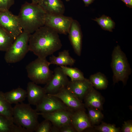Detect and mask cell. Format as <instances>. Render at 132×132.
Segmentation results:
<instances>
[{"label":"cell","mask_w":132,"mask_h":132,"mask_svg":"<svg viewBox=\"0 0 132 132\" xmlns=\"http://www.w3.org/2000/svg\"><path fill=\"white\" fill-rule=\"evenodd\" d=\"M68 34L74 51L77 55L80 56L82 49V34L80 25L77 20H73Z\"/></svg>","instance_id":"14"},{"label":"cell","mask_w":132,"mask_h":132,"mask_svg":"<svg viewBox=\"0 0 132 132\" xmlns=\"http://www.w3.org/2000/svg\"><path fill=\"white\" fill-rule=\"evenodd\" d=\"M0 26L9 33L15 40L23 32L17 16L9 10L0 11Z\"/></svg>","instance_id":"8"},{"label":"cell","mask_w":132,"mask_h":132,"mask_svg":"<svg viewBox=\"0 0 132 132\" xmlns=\"http://www.w3.org/2000/svg\"><path fill=\"white\" fill-rule=\"evenodd\" d=\"M14 3V0H0V11H9Z\"/></svg>","instance_id":"30"},{"label":"cell","mask_w":132,"mask_h":132,"mask_svg":"<svg viewBox=\"0 0 132 132\" xmlns=\"http://www.w3.org/2000/svg\"><path fill=\"white\" fill-rule=\"evenodd\" d=\"M89 80L93 86L99 89L106 88L108 85V81L105 77L100 73L91 75Z\"/></svg>","instance_id":"24"},{"label":"cell","mask_w":132,"mask_h":132,"mask_svg":"<svg viewBox=\"0 0 132 132\" xmlns=\"http://www.w3.org/2000/svg\"><path fill=\"white\" fill-rule=\"evenodd\" d=\"M39 5L47 14L63 15L65 12L64 5L60 0H43Z\"/></svg>","instance_id":"17"},{"label":"cell","mask_w":132,"mask_h":132,"mask_svg":"<svg viewBox=\"0 0 132 132\" xmlns=\"http://www.w3.org/2000/svg\"><path fill=\"white\" fill-rule=\"evenodd\" d=\"M89 79L69 81L66 88L82 101L88 91L93 87Z\"/></svg>","instance_id":"13"},{"label":"cell","mask_w":132,"mask_h":132,"mask_svg":"<svg viewBox=\"0 0 132 132\" xmlns=\"http://www.w3.org/2000/svg\"><path fill=\"white\" fill-rule=\"evenodd\" d=\"M13 111V107L5 98L4 93L0 91V115L12 119Z\"/></svg>","instance_id":"23"},{"label":"cell","mask_w":132,"mask_h":132,"mask_svg":"<svg viewBox=\"0 0 132 132\" xmlns=\"http://www.w3.org/2000/svg\"><path fill=\"white\" fill-rule=\"evenodd\" d=\"M66 0L67 1H69V0Z\"/></svg>","instance_id":"36"},{"label":"cell","mask_w":132,"mask_h":132,"mask_svg":"<svg viewBox=\"0 0 132 132\" xmlns=\"http://www.w3.org/2000/svg\"><path fill=\"white\" fill-rule=\"evenodd\" d=\"M85 106L100 110L102 108L103 99L101 96L93 87L87 92L84 99Z\"/></svg>","instance_id":"18"},{"label":"cell","mask_w":132,"mask_h":132,"mask_svg":"<svg viewBox=\"0 0 132 132\" xmlns=\"http://www.w3.org/2000/svg\"><path fill=\"white\" fill-rule=\"evenodd\" d=\"M60 66L64 73L70 78L71 81L81 80L85 78L83 73L77 68L64 66Z\"/></svg>","instance_id":"26"},{"label":"cell","mask_w":132,"mask_h":132,"mask_svg":"<svg viewBox=\"0 0 132 132\" xmlns=\"http://www.w3.org/2000/svg\"><path fill=\"white\" fill-rule=\"evenodd\" d=\"M46 14L39 5L26 2L17 16L23 31L31 34L44 25Z\"/></svg>","instance_id":"2"},{"label":"cell","mask_w":132,"mask_h":132,"mask_svg":"<svg viewBox=\"0 0 132 132\" xmlns=\"http://www.w3.org/2000/svg\"><path fill=\"white\" fill-rule=\"evenodd\" d=\"M84 2L85 7H88L95 0H82Z\"/></svg>","instance_id":"34"},{"label":"cell","mask_w":132,"mask_h":132,"mask_svg":"<svg viewBox=\"0 0 132 132\" xmlns=\"http://www.w3.org/2000/svg\"><path fill=\"white\" fill-rule=\"evenodd\" d=\"M59 129V132H77L71 123L64 125Z\"/></svg>","instance_id":"31"},{"label":"cell","mask_w":132,"mask_h":132,"mask_svg":"<svg viewBox=\"0 0 132 132\" xmlns=\"http://www.w3.org/2000/svg\"><path fill=\"white\" fill-rule=\"evenodd\" d=\"M87 108L88 116L91 124H96L99 123L103 117V115L100 110L90 107Z\"/></svg>","instance_id":"27"},{"label":"cell","mask_w":132,"mask_h":132,"mask_svg":"<svg viewBox=\"0 0 132 132\" xmlns=\"http://www.w3.org/2000/svg\"><path fill=\"white\" fill-rule=\"evenodd\" d=\"M122 130L123 132H132V124L131 121H124L123 124Z\"/></svg>","instance_id":"32"},{"label":"cell","mask_w":132,"mask_h":132,"mask_svg":"<svg viewBox=\"0 0 132 132\" xmlns=\"http://www.w3.org/2000/svg\"><path fill=\"white\" fill-rule=\"evenodd\" d=\"M36 106V110L40 112L49 113L60 110L73 111L67 107L59 98L47 94Z\"/></svg>","instance_id":"10"},{"label":"cell","mask_w":132,"mask_h":132,"mask_svg":"<svg viewBox=\"0 0 132 132\" xmlns=\"http://www.w3.org/2000/svg\"><path fill=\"white\" fill-rule=\"evenodd\" d=\"M27 96L29 104L36 106L46 94L44 88L32 81L27 84Z\"/></svg>","instance_id":"16"},{"label":"cell","mask_w":132,"mask_h":132,"mask_svg":"<svg viewBox=\"0 0 132 132\" xmlns=\"http://www.w3.org/2000/svg\"><path fill=\"white\" fill-rule=\"evenodd\" d=\"M4 95L11 104H16L24 101L27 97V93L26 91L19 87L4 93Z\"/></svg>","instance_id":"21"},{"label":"cell","mask_w":132,"mask_h":132,"mask_svg":"<svg viewBox=\"0 0 132 132\" xmlns=\"http://www.w3.org/2000/svg\"><path fill=\"white\" fill-rule=\"evenodd\" d=\"M71 121L77 132H82L91 127V122L84 110L73 111L71 116Z\"/></svg>","instance_id":"15"},{"label":"cell","mask_w":132,"mask_h":132,"mask_svg":"<svg viewBox=\"0 0 132 132\" xmlns=\"http://www.w3.org/2000/svg\"><path fill=\"white\" fill-rule=\"evenodd\" d=\"M92 20L96 22L103 30L112 32L115 27V23L111 18L104 14L99 18H96Z\"/></svg>","instance_id":"25"},{"label":"cell","mask_w":132,"mask_h":132,"mask_svg":"<svg viewBox=\"0 0 132 132\" xmlns=\"http://www.w3.org/2000/svg\"><path fill=\"white\" fill-rule=\"evenodd\" d=\"M46 58L38 57L26 66L28 77L36 84H46L53 76V71L50 69V64Z\"/></svg>","instance_id":"4"},{"label":"cell","mask_w":132,"mask_h":132,"mask_svg":"<svg viewBox=\"0 0 132 132\" xmlns=\"http://www.w3.org/2000/svg\"><path fill=\"white\" fill-rule=\"evenodd\" d=\"M111 65L115 81L124 82L129 75L130 68L125 55L118 45L113 50Z\"/></svg>","instance_id":"6"},{"label":"cell","mask_w":132,"mask_h":132,"mask_svg":"<svg viewBox=\"0 0 132 132\" xmlns=\"http://www.w3.org/2000/svg\"><path fill=\"white\" fill-rule=\"evenodd\" d=\"M31 34L23 31L15 40L6 51L4 59L6 63H13L19 62L29 51V42Z\"/></svg>","instance_id":"5"},{"label":"cell","mask_w":132,"mask_h":132,"mask_svg":"<svg viewBox=\"0 0 132 132\" xmlns=\"http://www.w3.org/2000/svg\"><path fill=\"white\" fill-rule=\"evenodd\" d=\"M53 72L52 77L44 87L47 94H56L62 89L66 88L69 81L67 76L60 66L55 68Z\"/></svg>","instance_id":"9"},{"label":"cell","mask_w":132,"mask_h":132,"mask_svg":"<svg viewBox=\"0 0 132 132\" xmlns=\"http://www.w3.org/2000/svg\"><path fill=\"white\" fill-rule=\"evenodd\" d=\"M38 113L29 103H18L13 107V121L15 124L25 129L28 132H35L39 123Z\"/></svg>","instance_id":"3"},{"label":"cell","mask_w":132,"mask_h":132,"mask_svg":"<svg viewBox=\"0 0 132 132\" xmlns=\"http://www.w3.org/2000/svg\"><path fill=\"white\" fill-rule=\"evenodd\" d=\"M14 40L9 33L0 26V51H6Z\"/></svg>","instance_id":"22"},{"label":"cell","mask_w":132,"mask_h":132,"mask_svg":"<svg viewBox=\"0 0 132 132\" xmlns=\"http://www.w3.org/2000/svg\"><path fill=\"white\" fill-rule=\"evenodd\" d=\"M43 0H32V3L35 4H39L43 1Z\"/></svg>","instance_id":"35"},{"label":"cell","mask_w":132,"mask_h":132,"mask_svg":"<svg viewBox=\"0 0 132 132\" xmlns=\"http://www.w3.org/2000/svg\"><path fill=\"white\" fill-rule=\"evenodd\" d=\"M73 111L60 110L49 113H38L44 119L49 121L53 125L59 129L71 123V119Z\"/></svg>","instance_id":"11"},{"label":"cell","mask_w":132,"mask_h":132,"mask_svg":"<svg viewBox=\"0 0 132 132\" xmlns=\"http://www.w3.org/2000/svg\"><path fill=\"white\" fill-rule=\"evenodd\" d=\"M96 129L101 132H119L120 129L113 124L102 123L96 127Z\"/></svg>","instance_id":"28"},{"label":"cell","mask_w":132,"mask_h":132,"mask_svg":"<svg viewBox=\"0 0 132 132\" xmlns=\"http://www.w3.org/2000/svg\"><path fill=\"white\" fill-rule=\"evenodd\" d=\"M49 61L50 65H56L60 66H72L74 65L76 60L70 56L68 50H64L59 52L57 56L52 55L50 57Z\"/></svg>","instance_id":"19"},{"label":"cell","mask_w":132,"mask_h":132,"mask_svg":"<svg viewBox=\"0 0 132 132\" xmlns=\"http://www.w3.org/2000/svg\"><path fill=\"white\" fill-rule=\"evenodd\" d=\"M73 19L63 15H52L46 13L44 25L49 27L58 33H68Z\"/></svg>","instance_id":"7"},{"label":"cell","mask_w":132,"mask_h":132,"mask_svg":"<svg viewBox=\"0 0 132 132\" xmlns=\"http://www.w3.org/2000/svg\"><path fill=\"white\" fill-rule=\"evenodd\" d=\"M128 7L132 8V0H121Z\"/></svg>","instance_id":"33"},{"label":"cell","mask_w":132,"mask_h":132,"mask_svg":"<svg viewBox=\"0 0 132 132\" xmlns=\"http://www.w3.org/2000/svg\"><path fill=\"white\" fill-rule=\"evenodd\" d=\"M62 46L58 33L46 25L39 28L30 37L29 51L38 57L46 58L61 49Z\"/></svg>","instance_id":"1"},{"label":"cell","mask_w":132,"mask_h":132,"mask_svg":"<svg viewBox=\"0 0 132 132\" xmlns=\"http://www.w3.org/2000/svg\"><path fill=\"white\" fill-rule=\"evenodd\" d=\"M52 125L49 120L45 119L39 123L35 132H51Z\"/></svg>","instance_id":"29"},{"label":"cell","mask_w":132,"mask_h":132,"mask_svg":"<svg viewBox=\"0 0 132 132\" xmlns=\"http://www.w3.org/2000/svg\"><path fill=\"white\" fill-rule=\"evenodd\" d=\"M51 95L59 98L67 107L73 111L84 110L85 105L82 103V102L66 87L62 89L56 94Z\"/></svg>","instance_id":"12"},{"label":"cell","mask_w":132,"mask_h":132,"mask_svg":"<svg viewBox=\"0 0 132 132\" xmlns=\"http://www.w3.org/2000/svg\"><path fill=\"white\" fill-rule=\"evenodd\" d=\"M0 132H28L25 129L15 124L13 119L0 115Z\"/></svg>","instance_id":"20"}]
</instances>
